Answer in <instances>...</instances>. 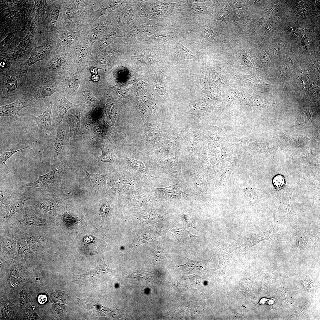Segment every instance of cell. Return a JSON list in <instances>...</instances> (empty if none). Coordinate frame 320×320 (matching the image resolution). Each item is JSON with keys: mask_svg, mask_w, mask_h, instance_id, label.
Segmentation results:
<instances>
[{"mask_svg": "<svg viewBox=\"0 0 320 320\" xmlns=\"http://www.w3.org/2000/svg\"><path fill=\"white\" fill-rule=\"evenodd\" d=\"M25 238L31 250L37 251L49 247V237L44 234L29 232L24 233Z\"/></svg>", "mask_w": 320, "mask_h": 320, "instance_id": "19", "label": "cell"}, {"mask_svg": "<svg viewBox=\"0 0 320 320\" xmlns=\"http://www.w3.org/2000/svg\"><path fill=\"white\" fill-rule=\"evenodd\" d=\"M70 192L57 195L50 193L37 195L33 200V206L45 217L53 215L57 211L61 204L71 197Z\"/></svg>", "mask_w": 320, "mask_h": 320, "instance_id": "7", "label": "cell"}, {"mask_svg": "<svg viewBox=\"0 0 320 320\" xmlns=\"http://www.w3.org/2000/svg\"><path fill=\"white\" fill-rule=\"evenodd\" d=\"M274 302L275 299L273 298L270 299H267L266 303L268 305H271L273 304Z\"/></svg>", "mask_w": 320, "mask_h": 320, "instance_id": "49", "label": "cell"}, {"mask_svg": "<svg viewBox=\"0 0 320 320\" xmlns=\"http://www.w3.org/2000/svg\"><path fill=\"white\" fill-rule=\"evenodd\" d=\"M90 70L92 73H94L95 74H96L97 72V70L96 68H92Z\"/></svg>", "mask_w": 320, "mask_h": 320, "instance_id": "52", "label": "cell"}, {"mask_svg": "<svg viewBox=\"0 0 320 320\" xmlns=\"http://www.w3.org/2000/svg\"><path fill=\"white\" fill-rule=\"evenodd\" d=\"M279 233L276 225L270 230L265 232L252 234L248 236L245 242L237 247L238 249L248 250L260 242L265 241H279L283 237Z\"/></svg>", "mask_w": 320, "mask_h": 320, "instance_id": "13", "label": "cell"}, {"mask_svg": "<svg viewBox=\"0 0 320 320\" xmlns=\"http://www.w3.org/2000/svg\"><path fill=\"white\" fill-rule=\"evenodd\" d=\"M76 12L75 6H70L68 8L65 12V17L67 21H70L74 17Z\"/></svg>", "mask_w": 320, "mask_h": 320, "instance_id": "42", "label": "cell"}, {"mask_svg": "<svg viewBox=\"0 0 320 320\" xmlns=\"http://www.w3.org/2000/svg\"><path fill=\"white\" fill-rule=\"evenodd\" d=\"M193 12L197 14L204 13L207 12V9L204 5L199 4H193L191 6Z\"/></svg>", "mask_w": 320, "mask_h": 320, "instance_id": "41", "label": "cell"}, {"mask_svg": "<svg viewBox=\"0 0 320 320\" xmlns=\"http://www.w3.org/2000/svg\"><path fill=\"white\" fill-rule=\"evenodd\" d=\"M80 174L89 181L91 186L100 193L106 192V183L110 173L104 175L99 174H90L83 169L80 170Z\"/></svg>", "mask_w": 320, "mask_h": 320, "instance_id": "18", "label": "cell"}, {"mask_svg": "<svg viewBox=\"0 0 320 320\" xmlns=\"http://www.w3.org/2000/svg\"><path fill=\"white\" fill-rule=\"evenodd\" d=\"M92 129L94 137L97 138L107 139L109 132V127L104 122H97Z\"/></svg>", "mask_w": 320, "mask_h": 320, "instance_id": "33", "label": "cell"}, {"mask_svg": "<svg viewBox=\"0 0 320 320\" xmlns=\"http://www.w3.org/2000/svg\"><path fill=\"white\" fill-rule=\"evenodd\" d=\"M64 118L65 121L69 126V135L71 138H75L79 135L81 132V122L79 114H69Z\"/></svg>", "mask_w": 320, "mask_h": 320, "instance_id": "23", "label": "cell"}, {"mask_svg": "<svg viewBox=\"0 0 320 320\" xmlns=\"http://www.w3.org/2000/svg\"><path fill=\"white\" fill-rule=\"evenodd\" d=\"M285 180L283 176L281 175L276 176L273 179V183L277 189H280L285 184Z\"/></svg>", "mask_w": 320, "mask_h": 320, "instance_id": "43", "label": "cell"}, {"mask_svg": "<svg viewBox=\"0 0 320 320\" xmlns=\"http://www.w3.org/2000/svg\"><path fill=\"white\" fill-rule=\"evenodd\" d=\"M30 147V145L16 150L9 151H1L0 154V161L1 164L5 167H7V166L6 164V162L8 159L11 157L13 155L17 152L22 150H24L26 148L30 149L31 150Z\"/></svg>", "mask_w": 320, "mask_h": 320, "instance_id": "34", "label": "cell"}, {"mask_svg": "<svg viewBox=\"0 0 320 320\" xmlns=\"http://www.w3.org/2000/svg\"><path fill=\"white\" fill-rule=\"evenodd\" d=\"M203 33L204 38L209 41H214L216 39V33L209 28H204L203 29Z\"/></svg>", "mask_w": 320, "mask_h": 320, "instance_id": "39", "label": "cell"}, {"mask_svg": "<svg viewBox=\"0 0 320 320\" xmlns=\"http://www.w3.org/2000/svg\"><path fill=\"white\" fill-rule=\"evenodd\" d=\"M175 227V228L170 229L169 231L179 242L188 244L194 242L197 239L198 236L192 234L185 229Z\"/></svg>", "mask_w": 320, "mask_h": 320, "instance_id": "24", "label": "cell"}, {"mask_svg": "<svg viewBox=\"0 0 320 320\" xmlns=\"http://www.w3.org/2000/svg\"><path fill=\"white\" fill-rule=\"evenodd\" d=\"M279 136L287 143L291 145L300 146L306 143L310 139L314 137L309 135H289L280 132Z\"/></svg>", "mask_w": 320, "mask_h": 320, "instance_id": "25", "label": "cell"}, {"mask_svg": "<svg viewBox=\"0 0 320 320\" xmlns=\"http://www.w3.org/2000/svg\"><path fill=\"white\" fill-rule=\"evenodd\" d=\"M121 157V170L140 185H151L157 178L150 172V169L140 161L129 158L124 153Z\"/></svg>", "mask_w": 320, "mask_h": 320, "instance_id": "1", "label": "cell"}, {"mask_svg": "<svg viewBox=\"0 0 320 320\" xmlns=\"http://www.w3.org/2000/svg\"><path fill=\"white\" fill-rule=\"evenodd\" d=\"M60 13V10L58 8H54L52 11L50 15L51 20L53 24L57 22Z\"/></svg>", "mask_w": 320, "mask_h": 320, "instance_id": "45", "label": "cell"}, {"mask_svg": "<svg viewBox=\"0 0 320 320\" xmlns=\"http://www.w3.org/2000/svg\"><path fill=\"white\" fill-rule=\"evenodd\" d=\"M33 255V253L31 250L25 238L17 240L15 254V259L17 261L21 263H24Z\"/></svg>", "mask_w": 320, "mask_h": 320, "instance_id": "21", "label": "cell"}, {"mask_svg": "<svg viewBox=\"0 0 320 320\" xmlns=\"http://www.w3.org/2000/svg\"><path fill=\"white\" fill-rule=\"evenodd\" d=\"M58 217L65 226L73 229L77 228L79 225L81 224L82 219L81 216L77 217L72 216L67 212L66 210L59 215Z\"/></svg>", "mask_w": 320, "mask_h": 320, "instance_id": "29", "label": "cell"}, {"mask_svg": "<svg viewBox=\"0 0 320 320\" xmlns=\"http://www.w3.org/2000/svg\"><path fill=\"white\" fill-rule=\"evenodd\" d=\"M312 119L310 114L302 113L297 118L295 123V126L308 124L311 122Z\"/></svg>", "mask_w": 320, "mask_h": 320, "instance_id": "37", "label": "cell"}, {"mask_svg": "<svg viewBox=\"0 0 320 320\" xmlns=\"http://www.w3.org/2000/svg\"><path fill=\"white\" fill-rule=\"evenodd\" d=\"M93 142L95 145L101 151V155L98 157L99 160L108 164L115 163L121 166V163L115 156L112 149L102 142L96 140L93 141Z\"/></svg>", "mask_w": 320, "mask_h": 320, "instance_id": "20", "label": "cell"}, {"mask_svg": "<svg viewBox=\"0 0 320 320\" xmlns=\"http://www.w3.org/2000/svg\"><path fill=\"white\" fill-rule=\"evenodd\" d=\"M118 200L129 207L143 210L149 207L156 200L149 185H138Z\"/></svg>", "mask_w": 320, "mask_h": 320, "instance_id": "4", "label": "cell"}, {"mask_svg": "<svg viewBox=\"0 0 320 320\" xmlns=\"http://www.w3.org/2000/svg\"><path fill=\"white\" fill-rule=\"evenodd\" d=\"M175 55L178 60L193 59L196 60L199 55L183 45L179 41L176 44Z\"/></svg>", "mask_w": 320, "mask_h": 320, "instance_id": "26", "label": "cell"}, {"mask_svg": "<svg viewBox=\"0 0 320 320\" xmlns=\"http://www.w3.org/2000/svg\"><path fill=\"white\" fill-rule=\"evenodd\" d=\"M27 74L24 73L19 66L16 68L6 69L1 71L0 84L2 97L7 98L20 95Z\"/></svg>", "mask_w": 320, "mask_h": 320, "instance_id": "2", "label": "cell"}, {"mask_svg": "<svg viewBox=\"0 0 320 320\" xmlns=\"http://www.w3.org/2000/svg\"><path fill=\"white\" fill-rule=\"evenodd\" d=\"M52 105V101L50 102L46 110L42 113L33 117L38 127L39 142L49 140L52 138L53 133L51 116Z\"/></svg>", "mask_w": 320, "mask_h": 320, "instance_id": "11", "label": "cell"}, {"mask_svg": "<svg viewBox=\"0 0 320 320\" xmlns=\"http://www.w3.org/2000/svg\"><path fill=\"white\" fill-rule=\"evenodd\" d=\"M15 102L0 107V116H10L18 120L20 111L26 107H36L35 101L32 97L20 95Z\"/></svg>", "mask_w": 320, "mask_h": 320, "instance_id": "14", "label": "cell"}, {"mask_svg": "<svg viewBox=\"0 0 320 320\" xmlns=\"http://www.w3.org/2000/svg\"><path fill=\"white\" fill-rule=\"evenodd\" d=\"M184 257L187 259L188 261L185 264L178 265V266L183 267L191 271L203 270L207 265L209 261V260H196L188 259L186 257Z\"/></svg>", "mask_w": 320, "mask_h": 320, "instance_id": "32", "label": "cell"}, {"mask_svg": "<svg viewBox=\"0 0 320 320\" xmlns=\"http://www.w3.org/2000/svg\"><path fill=\"white\" fill-rule=\"evenodd\" d=\"M88 50L87 47L84 44L80 45L78 51V56L79 58H84L87 55Z\"/></svg>", "mask_w": 320, "mask_h": 320, "instance_id": "44", "label": "cell"}, {"mask_svg": "<svg viewBox=\"0 0 320 320\" xmlns=\"http://www.w3.org/2000/svg\"><path fill=\"white\" fill-rule=\"evenodd\" d=\"M57 91V87L51 84L23 86L20 95L32 97L35 100L51 96Z\"/></svg>", "mask_w": 320, "mask_h": 320, "instance_id": "16", "label": "cell"}, {"mask_svg": "<svg viewBox=\"0 0 320 320\" xmlns=\"http://www.w3.org/2000/svg\"><path fill=\"white\" fill-rule=\"evenodd\" d=\"M0 230L1 259L5 262H8L14 257L17 239L8 229L1 228Z\"/></svg>", "mask_w": 320, "mask_h": 320, "instance_id": "12", "label": "cell"}, {"mask_svg": "<svg viewBox=\"0 0 320 320\" xmlns=\"http://www.w3.org/2000/svg\"><path fill=\"white\" fill-rule=\"evenodd\" d=\"M111 200H107L103 202L100 206L99 210L100 215L103 217L108 216L111 210Z\"/></svg>", "mask_w": 320, "mask_h": 320, "instance_id": "36", "label": "cell"}, {"mask_svg": "<svg viewBox=\"0 0 320 320\" xmlns=\"http://www.w3.org/2000/svg\"><path fill=\"white\" fill-rule=\"evenodd\" d=\"M57 127L55 135L53 138L52 151L54 161L58 160L61 157L67 137L66 127L65 124L61 122Z\"/></svg>", "mask_w": 320, "mask_h": 320, "instance_id": "17", "label": "cell"}, {"mask_svg": "<svg viewBox=\"0 0 320 320\" xmlns=\"http://www.w3.org/2000/svg\"><path fill=\"white\" fill-rule=\"evenodd\" d=\"M138 185L120 168L110 173L107 181L106 193L118 199Z\"/></svg>", "mask_w": 320, "mask_h": 320, "instance_id": "5", "label": "cell"}, {"mask_svg": "<svg viewBox=\"0 0 320 320\" xmlns=\"http://www.w3.org/2000/svg\"><path fill=\"white\" fill-rule=\"evenodd\" d=\"M16 193L4 191L0 190V206H5L8 204L12 200Z\"/></svg>", "mask_w": 320, "mask_h": 320, "instance_id": "35", "label": "cell"}, {"mask_svg": "<svg viewBox=\"0 0 320 320\" xmlns=\"http://www.w3.org/2000/svg\"><path fill=\"white\" fill-rule=\"evenodd\" d=\"M80 104L87 107H94L97 106L98 102L90 90L86 87L83 91Z\"/></svg>", "mask_w": 320, "mask_h": 320, "instance_id": "31", "label": "cell"}, {"mask_svg": "<svg viewBox=\"0 0 320 320\" xmlns=\"http://www.w3.org/2000/svg\"><path fill=\"white\" fill-rule=\"evenodd\" d=\"M22 192L15 193V196L8 204L1 206V223H7L16 213L23 207L26 201L30 199H33L37 190L33 188L27 187Z\"/></svg>", "mask_w": 320, "mask_h": 320, "instance_id": "8", "label": "cell"}, {"mask_svg": "<svg viewBox=\"0 0 320 320\" xmlns=\"http://www.w3.org/2000/svg\"><path fill=\"white\" fill-rule=\"evenodd\" d=\"M113 271V270L109 268L107 266L104 260V263L102 265L94 268L84 273L79 275H76V278L78 279H87L89 278H90L91 277H97L100 275L111 273Z\"/></svg>", "mask_w": 320, "mask_h": 320, "instance_id": "27", "label": "cell"}, {"mask_svg": "<svg viewBox=\"0 0 320 320\" xmlns=\"http://www.w3.org/2000/svg\"><path fill=\"white\" fill-rule=\"evenodd\" d=\"M36 20H34L32 25L31 29L27 36L24 38L17 48L15 52V58L20 57L25 54L28 48L31 44L32 39L33 33L35 28Z\"/></svg>", "mask_w": 320, "mask_h": 320, "instance_id": "28", "label": "cell"}, {"mask_svg": "<svg viewBox=\"0 0 320 320\" xmlns=\"http://www.w3.org/2000/svg\"><path fill=\"white\" fill-rule=\"evenodd\" d=\"M52 47L51 42L46 40L38 47L34 48L30 53L29 57L19 66L23 72L27 74L29 67L31 65L40 61L47 60Z\"/></svg>", "mask_w": 320, "mask_h": 320, "instance_id": "15", "label": "cell"}, {"mask_svg": "<svg viewBox=\"0 0 320 320\" xmlns=\"http://www.w3.org/2000/svg\"><path fill=\"white\" fill-rule=\"evenodd\" d=\"M105 26L104 25L99 24L91 31V39L94 41L100 36L104 30Z\"/></svg>", "mask_w": 320, "mask_h": 320, "instance_id": "40", "label": "cell"}, {"mask_svg": "<svg viewBox=\"0 0 320 320\" xmlns=\"http://www.w3.org/2000/svg\"><path fill=\"white\" fill-rule=\"evenodd\" d=\"M75 33L73 31H69L66 32L63 37V41L65 45L69 47L73 44L76 38Z\"/></svg>", "mask_w": 320, "mask_h": 320, "instance_id": "38", "label": "cell"}, {"mask_svg": "<svg viewBox=\"0 0 320 320\" xmlns=\"http://www.w3.org/2000/svg\"><path fill=\"white\" fill-rule=\"evenodd\" d=\"M78 237L76 242L77 247L81 252L86 255L98 253L105 247L107 242L105 235L95 228L94 231L80 233Z\"/></svg>", "mask_w": 320, "mask_h": 320, "instance_id": "3", "label": "cell"}, {"mask_svg": "<svg viewBox=\"0 0 320 320\" xmlns=\"http://www.w3.org/2000/svg\"><path fill=\"white\" fill-rule=\"evenodd\" d=\"M11 218V227L16 231L24 233L30 228L36 227H48L52 221L37 216L31 210L23 208Z\"/></svg>", "mask_w": 320, "mask_h": 320, "instance_id": "6", "label": "cell"}, {"mask_svg": "<svg viewBox=\"0 0 320 320\" xmlns=\"http://www.w3.org/2000/svg\"><path fill=\"white\" fill-rule=\"evenodd\" d=\"M59 87L64 89L67 93H71L76 90L79 84V80L76 76L68 77L57 83Z\"/></svg>", "mask_w": 320, "mask_h": 320, "instance_id": "30", "label": "cell"}, {"mask_svg": "<svg viewBox=\"0 0 320 320\" xmlns=\"http://www.w3.org/2000/svg\"><path fill=\"white\" fill-rule=\"evenodd\" d=\"M52 110V125L57 127L71 108L78 105L73 103L66 98L63 90L57 92L53 97Z\"/></svg>", "mask_w": 320, "mask_h": 320, "instance_id": "10", "label": "cell"}, {"mask_svg": "<svg viewBox=\"0 0 320 320\" xmlns=\"http://www.w3.org/2000/svg\"><path fill=\"white\" fill-rule=\"evenodd\" d=\"M267 299L265 298H262L259 301V303L261 305H264L266 303Z\"/></svg>", "mask_w": 320, "mask_h": 320, "instance_id": "51", "label": "cell"}, {"mask_svg": "<svg viewBox=\"0 0 320 320\" xmlns=\"http://www.w3.org/2000/svg\"><path fill=\"white\" fill-rule=\"evenodd\" d=\"M217 20H222L227 24L226 19L225 15L218 14L217 16Z\"/></svg>", "mask_w": 320, "mask_h": 320, "instance_id": "48", "label": "cell"}, {"mask_svg": "<svg viewBox=\"0 0 320 320\" xmlns=\"http://www.w3.org/2000/svg\"><path fill=\"white\" fill-rule=\"evenodd\" d=\"M64 169V163L63 162L56 169L42 175H39L37 180L32 183H27L23 187H29L38 191L50 193L59 186Z\"/></svg>", "mask_w": 320, "mask_h": 320, "instance_id": "9", "label": "cell"}, {"mask_svg": "<svg viewBox=\"0 0 320 320\" xmlns=\"http://www.w3.org/2000/svg\"><path fill=\"white\" fill-rule=\"evenodd\" d=\"M140 59L144 63L147 64H151L156 61V58L151 55L146 56Z\"/></svg>", "mask_w": 320, "mask_h": 320, "instance_id": "46", "label": "cell"}, {"mask_svg": "<svg viewBox=\"0 0 320 320\" xmlns=\"http://www.w3.org/2000/svg\"><path fill=\"white\" fill-rule=\"evenodd\" d=\"M240 140L252 147L255 150L266 154L272 159L273 158L276 153V147L273 144L255 142L243 139H241Z\"/></svg>", "mask_w": 320, "mask_h": 320, "instance_id": "22", "label": "cell"}, {"mask_svg": "<svg viewBox=\"0 0 320 320\" xmlns=\"http://www.w3.org/2000/svg\"><path fill=\"white\" fill-rule=\"evenodd\" d=\"M47 296L44 295H39L38 299L39 302L41 304H43L46 303L47 301Z\"/></svg>", "mask_w": 320, "mask_h": 320, "instance_id": "47", "label": "cell"}, {"mask_svg": "<svg viewBox=\"0 0 320 320\" xmlns=\"http://www.w3.org/2000/svg\"><path fill=\"white\" fill-rule=\"evenodd\" d=\"M99 77L97 74L94 75L92 76V80L94 81H97L99 80Z\"/></svg>", "mask_w": 320, "mask_h": 320, "instance_id": "50", "label": "cell"}]
</instances>
